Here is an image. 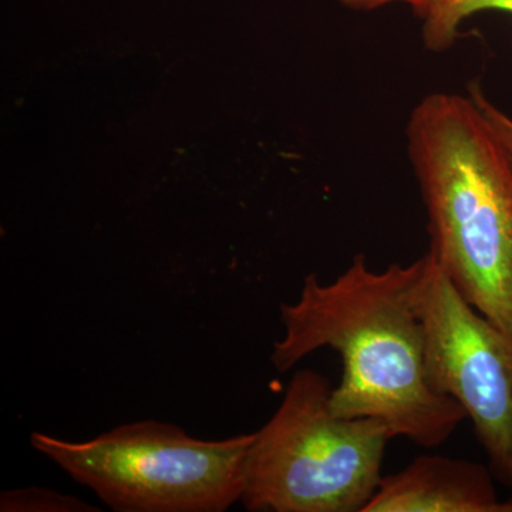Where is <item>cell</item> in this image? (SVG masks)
<instances>
[{"instance_id":"obj_1","label":"cell","mask_w":512,"mask_h":512,"mask_svg":"<svg viewBox=\"0 0 512 512\" xmlns=\"http://www.w3.org/2000/svg\"><path fill=\"white\" fill-rule=\"evenodd\" d=\"M421 269L423 256L375 271L357 254L335 281L306 276L298 298L281 303L284 333L272 346L271 363L286 373L316 350H335L343 375L330 394L333 413L372 417L394 437L436 448L466 414L427 377L423 326L414 306Z\"/></svg>"},{"instance_id":"obj_2","label":"cell","mask_w":512,"mask_h":512,"mask_svg":"<svg viewBox=\"0 0 512 512\" xmlns=\"http://www.w3.org/2000/svg\"><path fill=\"white\" fill-rule=\"evenodd\" d=\"M429 252L458 293L512 340V163L476 101L431 93L406 126Z\"/></svg>"},{"instance_id":"obj_3","label":"cell","mask_w":512,"mask_h":512,"mask_svg":"<svg viewBox=\"0 0 512 512\" xmlns=\"http://www.w3.org/2000/svg\"><path fill=\"white\" fill-rule=\"evenodd\" d=\"M332 384L293 373L284 399L249 448L241 504L251 512H365L383 480L393 431L372 417H340Z\"/></svg>"},{"instance_id":"obj_4","label":"cell","mask_w":512,"mask_h":512,"mask_svg":"<svg viewBox=\"0 0 512 512\" xmlns=\"http://www.w3.org/2000/svg\"><path fill=\"white\" fill-rule=\"evenodd\" d=\"M254 433L192 437L175 424H121L94 439L30 434L37 453L116 512H224L241 503Z\"/></svg>"},{"instance_id":"obj_5","label":"cell","mask_w":512,"mask_h":512,"mask_svg":"<svg viewBox=\"0 0 512 512\" xmlns=\"http://www.w3.org/2000/svg\"><path fill=\"white\" fill-rule=\"evenodd\" d=\"M414 306L431 387L463 409L495 480L512 488V340L458 293L430 252Z\"/></svg>"},{"instance_id":"obj_6","label":"cell","mask_w":512,"mask_h":512,"mask_svg":"<svg viewBox=\"0 0 512 512\" xmlns=\"http://www.w3.org/2000/svg\"><path fill=\"white\" fill-rule=\"evenodd\" d=\"M490 467L444 456H420L383 477L365 512H512Z\"/></svg>"},{"instance_id":"obj_7","label":"cell","mask_w":512,"mask_h":512,"mask_svg":"<svg viewBox=\"0 0 512 512\" xmlns=\"http://www.w3.org/2000/svg\"><path fill=\"white\" fill-rule=\"evenodd\" d=\"M484 10L512 15V0H443L424 19V46L430 52H446L456 42L458 26Z\"/></svg>"},{"instance_id":"obj_8","label":"cell","mask_w":512,"mask_h":512,"mask_svg":"<svg viewBox=\"0 0 512 512\" xmlns=\"http://www.w3.org/2000/svg\"><path fill=\"white\" fill-rule=\"evenodd\" d=\"M2 512H97L96 505L74 495L59 493L45 487H23L3 491Z\"/></svg>"},{"instance_id":"obj_9","label":"cell","mask_w":512,"mask_h":512,"mask_svg":"<svg viewBox=\"0 0 512 512\" xmlns=\"http://www.w3.org/2000/svg\"><path fill=\"white\" fill-rule=\"evenodd\" d=\"M468 94L471 99L476 101L478 107H480L481 113L487 120L488 126L493 131L494 136L500 141L503 146L505 153L510 158L512 163V119L510 116L504 113L503 110L498 109L494 106L490 100L485 96L483 89L480 84L471 83L468 87Z\"/></svg>"},{"instance_id":"obj_10","label":"cell","mask_w":512,"mask_h":512,"mask_svg":"<svg viewBox=\"0 0 512 512\" xmlns=\"http://www.w3.org/2000/svg\"><path fill=\"white\" fill-rule=\"evenodd\" d=\"M340 5L353 12H373L392 3H406L412 6L414 13L421 19H426L431 10L440 5L443 0H339Z\"/></svg>"}]
</instances>
